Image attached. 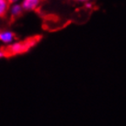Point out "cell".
Listing matches in <instances>:
<instances>
[{
    "instance_id": "1",
    "label": "cell",
    "mask_w": 126,
    "mask_h": 126,
    "mask_svg": "<svg viewBox=\"0 0 126 126\" xmlns=\"http://www.w3.org/2000/svg\"><path fill=\"white\" fill-rule=\"evenodd\" d=\"M39 42V37H33L25 40L24 42H15L11 43L6 50L7 55H17L27 52Z\"/></svg>"
},
{
    "instance_id": "2",
    "label": "cell",
    "mask_w": 126,
    "mask_h": 126,
    "mask_svg": "<svg viewBox=\"0 0 126 126\" xmlns=\"http://www.w3.org/2000/svg\"><path fill=\"white\" fill-rule=\"evenodd\" d=\"M16 38V35L11 31H2L0 32V42L4 44H11L13 43Z\"/></svg>"
},
{
    "instance_id": "3",
    "label": "cell",
    "mask_w": 126,
    "mask_h": 126,
    "mask_svg": "<svg viewBox=\"0 0 126 126\" xmlns=\"http://www.w3.org/2000/svg\"><path fill=\"white\" fill-rule=\"evenodd\" d=\"M42 0H22L21 1V7L23 10L32 11L38 8Z\"/></svg>"
},
{
    "instance_id": "4",
    "label": "cell",
    "mask_w": 126,
    "mask_h": 126,
    "mask_svg": "<svg viewBox=\"0 0 126 126\" xmlns=\"http://www.w3.org/2000/svg\"><path fill=\"white\" fill-rule=\"evenodd\" d=\"M22 12H23V8L21 7V4H11L10 6H9L8 13L10 14L12 18H18V17H19L22 14Z\"/></svg>"
},
{
    "instance_id": "5",
    "label": "cell",
    "mask_w": 126,
    "mask_h": 126,
    "mask_svg": "<svg viewBox=\"0 0 126 126\" xmlns=\"http://www.w3.org/2000/svg\"><path fill=\"white\" fill-rule=\"evenodd\" d=\"M10 4L7 0H0V18H4L8 13Z\"/></svg>"
},
{
    "instance_id": "6",
    "label": "cell",
    "mask_w": 126,
    "mask_h": 126,
    "mask_svg": "<svg viewBox=\"0 0 126 126\" xmlns=\"http://www.w3.org/2000/svg\"><path fill=\"white\" fill-rule=\"evenodd\" d=\"M7 52H6V50L4 49H0V59H2L4 58L5 56H7Z\"/></svg>"
},
{
    "instance_id": "7",
    "label": "cell",
    "mask_w": 126,
    "mask_h": 126,
    "mask_svg": "<svg viewBox=\"0 0 126 126\" xmlns=\"http://www.w3.org/2000/svg\"><path fill=\"white\" fill-rule=\"evenodd\" d=\"M85 7L88 8V9H91L93 7V4L91 3V2H89V1H88V2L85 3Z\"/></svg>"
},
{
    "instance_id": "8",
    "label": "cell",
    "mask_w": 126,
    "mask_h": 126,
    "mask_svg": "<svg viewBox=\"0 0 126 126\" xmlns=\"http://www.w3.org/2000/svg\"><path fill=\"white\" fill-rule=\"evenodd\" d=\"M7 1H8L9 4H16V3H18V1H20V0H7Z\"/></svg>"
},
{
    "instance_id": "9",
    "label": "cell",
    "mask_w": 126,
    "mask_h": 126,
    "mask_svg": "<svg viewBox=\"0 0 126 126\" xmlns=\"http://www.w3.org/2000/svg\"><path fill=\"white\" fill-rule=\"evenodd\" d=\"M78 1H80V2H85V3H86V2H88V1H89V0H78Z\"/></svg>"
}]
</instances>
